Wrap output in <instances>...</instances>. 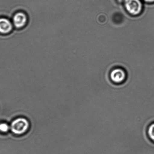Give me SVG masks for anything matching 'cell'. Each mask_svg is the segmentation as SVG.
I'll return each mask as SVG.
<instances>
[{
  "mask_svg": "<svg viewBox=\"0 0 154 154\" xmlns=\"http://www.w3.org/2000/svg\"><path fill=\"white\" fill-rule=\"evenodd\" d=\"M118 1H119L121 2V1H123V0H118Z\"/></svg>",
  "mask_w": 154,
  "mask_h": 154,
  "instance_id": "9c48e42d",
  "label": "cell"
},
{
  "mask_svg": "<svg viewBox=\"0 0 154 154\" xmlns=\"http://www.w3.org/2000/svg\"><path fill=\"white\" fill-rule=\"evenodd\" d=\"M13 28V23L7 18H0V34H8Z\"/></svg>",
  "mask_w": 154,
  "mask_h": 154,
  "instance_id": "277c9868",
  "label": "cell"
},
{
  "mask_svg": "<svg viewBox=\"0 0 154 154\" xmlns=\"http://www.w3.org/2000/svg\"><path fill=\"white\" fill-rule=\"evenodd\" d=\"M148 134L149 138L154 141V123L152 124L149 127L148 129Z\"/></svg>",
  "mask_w": 154,
  "mask_h": 154,
  "instance_id": "8992f818",
  "label": "cell"
},
{
  "mask_svg": "<svg viewBox=\"0 0 154 154\" xmlns=\"http://www.w3.org/2000/svg\"><path fill=\"white\" fill-rule=\"evenodd\" d=\"M29 127V122L26 119L18 118L12 122L10 128L14 134L17 135H21L28 131Z\"/></svg>",
  "mask_w": 154,
  "mask_h": 154,
  "instance_id": "6da1fadb",
  "label": "cell"
},
{
  "mask_svg": "<svg viewBox=\"0 0 154 154\" xmlns=\"http://www.w3.org/2000/svg\"><path fill=\"white\" fill-rule=\"evenodd\" d=\"M125 5L127 11L133 15L139 14L142 9L140 0H125Z\"/></svg>",
  "mask_w": 154,
  "mask_h": 154,
  "instance_id": "7a4b0ae2",
  "label": "cell"
},
{
  "mask_svg": "<svg viewBox=\"0 0 154 154\" xmlns=\"http://www.w3.org/2000/svg\"><path fill=\"white\" fill-rule=\"evenodd\" d=\"M28 17L24 12H18L15 13L13 17V24L14 26L18 29H22L27 25L28 22Z\"/></svg>",
  "mask_w": 154,
  "mask_h": 154,
  "instance_id": "3957f363",
  "label": "cell"
},
{
  "mask_svg": "<svg viewBox=\"0 0 154 154\" xmlns=\"http://www.w3.org/2000/svg\"><path fill=\"white\" fill-rule=\"evenodd\" d=\"M111 78L113 82L121 83L123 82L126 79V75L124 70L121 69H116L113 70L111 73Z\"/></svg>",
  "mask_w": 154,
  "mask_h": 154,
  "instance_id": "5b68a950",
  "label": "cell"
},
{
  "mask_svg": "<svg viewBox=\"0 0 154 154\" xmlns=\"http://www.w3.org/2000/svg\"><path fill=\"white\" fill-rule=\"evenodd\" d=\"M144 1L148 2H154V0H144Z\"/></svg>",
  "mask_w": 154,
  "mask_h": 154,
  "instance_id": "ba28073f",
  "label": "cell"
},
{
  "mask_svg": "<svg viewBox=\"0 0 154 154\" xmlns=\"http://www.w3.org/2000/svg\"><path fill=\"white\" fill-rule=\"evenodd\" d=\"M10 129V126L7 123H0V132L6 133Z\"/></svg>",
  "mask_w": 154,
  "mask_h": 154,
  "instance_id": "52a82bcc",
  "label": "cell"
}]
</instances>
